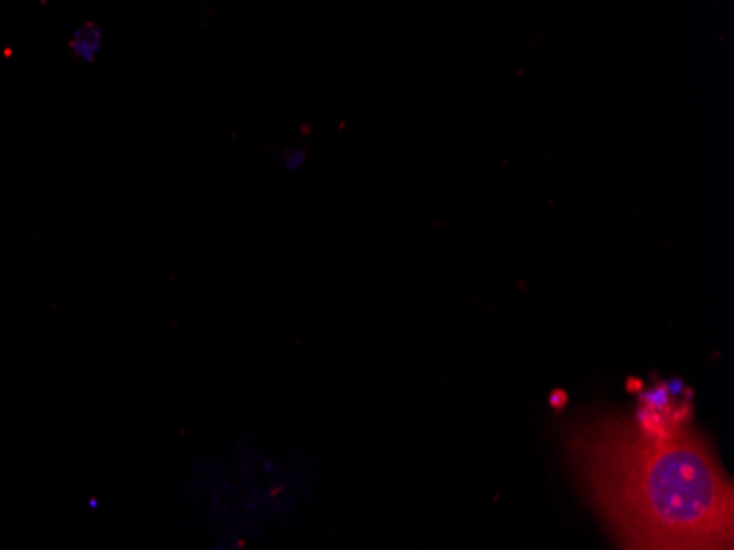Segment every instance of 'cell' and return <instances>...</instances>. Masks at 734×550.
Listing matches in <instances>:
<instances>
[{
  "label": "cell",
  "instance_id": "6da1fadb",
  "mask_svg": "<svg viewBox=\"0 0 734 550\" xmlns=\"http://www.w3.org/2000/svg\"><path fill=\"white\" fill-rule=\"evenodd\" d=\"M567 445L620 550H732V482L691 427L653 440L629 416H598Z\"/></svg>",
  "mask_w": 734,
  "mask_h": 550
},
{
  "label": "cell",
  "instance_id": "7a4b0ae2",
  "mask_svg": "<svg viewBox=\"0 0 734 550\" xmlns=\"http://www.w3.org/2000/svg\"><path fill=\"white\" fill-rule=\"evenodd\" d=\"M636 388L638 405L631 423L642 436L662 440L688 427L693 416V392L682 379H658L649 385L631 381Z\"/></svg>",
  "mask_w": 734,
  "mask_h": 550
},
{
  "label": "cell",
  "instance_id": "3957f363",
  "mask_svg": "<svg viewBox=\"0 0 734 550\" xmlns=\"http://www.w3.org/2000/svg\"><path fill=\"white\" fill-rule=\"evenodd\" d=\"M106 49V29L95 20H86L77 25L69 38V51L77 62L95 64Z\"/></svg>",
  "mask_w": 734,
  "mask_h": 550
},
{
  "label": "cell",
  "instance_id": "277c9868",
  "mask_svg": "<svg viewBox=\"0 0 734 550\" xmlns=\"http://www.w3.org/2000/svg\"><path fill=\"white\" fill-rule=\"evenodd\" d=\"M306 163V152L302 148H291L284 152V165L288 170H297Z\"/></svg>",
  "mask_w": 734,
  "mask_h": 550
}]
</instances>
